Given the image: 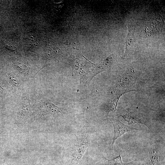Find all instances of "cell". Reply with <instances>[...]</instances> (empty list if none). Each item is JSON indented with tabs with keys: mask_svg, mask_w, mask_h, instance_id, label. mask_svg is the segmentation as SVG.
<instances>
[{
	"mask_svg": "<svg viewBox=\"0 0 165 165\" xmlns=\"http://www.w3.org/2000/svg\"><path fill=\"white\" fill-rule=\"evenodd\" d=\"M68 61L72 67V75L79 79L81 84H83L89 82L96 75L107 70L112 64V58L110 56L101 63L95 64L86 58L79 50L74 49Z\"/></svg>",
	"mask_w": 165,
	"mask_h": 165,
	"instance_id": "cell-1",
	"label": "cell"
},
{
	"mask_svg": "<svg viewBox=\"0 0 165 165\" xmlns=\"http://www.w3.org/2000/svg\"><path fill=\"white\" fill-rule=\"evenodd\" d=\"M110 120L113 125L114 134L111 148L113 152V145L115 140L118 138L121 137L125 133L132 131H141V130L126 125L122 123L118 119L112 118Z\"/></svg>",
	"mask_w": 165,
	"mask_h": 165,
	"instance_id": "cell-2",
	"label": "cell"
},
{
	"mask_svg": "<svg viewBox=\"0 0 165 165\" xmlns=\"http://www.w3.org/2000/svg\"><path fill=\"white\" fill-rule=\"evenodd\" d=\"M88 146V141L85 134H83L77 139L74 148L73 162L77 163L84 154Z\"/></svg>",
	"mask_w": 165,
	"mask_h": 165,
	"instance_id": "cell-3",
	"label": "cell"
},
{
	"mask_svg": "<svg viewBox=\"0 0 165 165\" xmlns=\"http://www.w3.org/2000/svg\"><path fill=\"white\" fill-rule=\"evenodd\" d=\"M128 29V33L126 39L125 53L123 56L124 57L130 55L131 50L134 46L135 41V28L131 25L129 24Z\"/></svg>",
	"mask_w": 165,
	"mask_h": 165,
	"instance_id": "cell-4",
	"label": "cell"
},
{
	"mask_svg": "<svg viewBox=\"0 0 165 165\" xmlns=\"http://www.w3.org/2000/svg\"><path fill=\"white\" fill-rule=\"evenodd\" d=\"M102 158L104 160L105 165H125L126 164L122 161L120 155L113 159L109 160L107 159L103 155Z\"/></svg>",
	"mask_w": 165,
	"mask_h": 165,
	"instance_id": "cell-5",
	"label": "cell"
},
{
	"mask_svg": "<svg viewBox=\"0 0 165 165\" xmlns=\"http://www.w3.org/2000/svg\"><path fill=\"white\" fill-rule=\"evenodd\" d=\"M150 158L153 165H159L158 153L155 146H152L149 153Z\"/></svg>",
	"mask_w": 165,
	"mask_h": 165,
	"instance_id": "cell-6",
	"label": "cell"
},
{
	"mask_svg": "<svg viewBox=\"0 0 165 165\" xmlns=\"http://www.w3.org/2000/svg\"><path fill=\"white\" fill-rule=\"evenodd\" d=\"M15 65L18 70L21 72L27 74L29 72V69L28 67L23 62L16 61L15 63Z\"/></svg>",
	"mask_w": 165,
	"mask_h": 165,
	"instance_id": "cell-7",
	"label": "cell"
},
{
	"mask_svg": "<svg viewBox=\"0 0 165 165\" xmlns=\"http://www.w3.org/2000/svg\"><path fill=\"white\" fill-rule=\"evenodd\" d=\"M28 46L29 49L32 50H36L38 48V44L37 42L32 39H30L28 42Z\"/></svg>",
	"mask_w": 165,
	"mask_h": 165,
	"instance_id": "cell-8",
	"label": "cell"
},
{
	"mask_svg": "<svg viewBox=\"0 0 165 165\" xmlns=\"http://www.w3.org/2000/svg\"><path fill=\"white\" fill-rule=\"evenodd\" d=\"M3 44L4 47L9 51L13 52L16 50V47L10 42H3Z\"/></svg>",
	"mask_w": 165,
	"mask_h": 165,
	"instance_id": "cell-9",
	"label": "cell"
}]
</instances>
